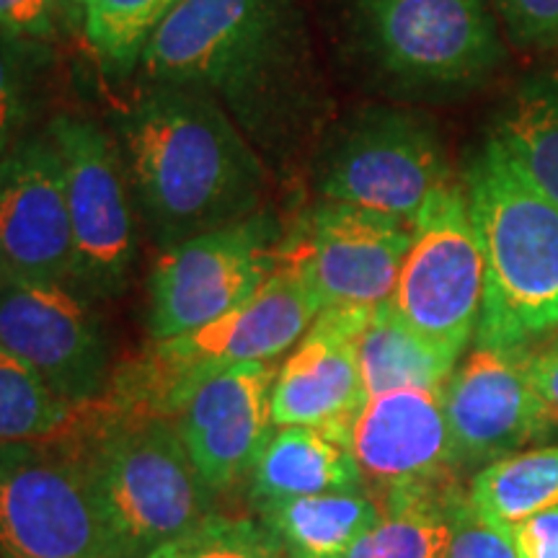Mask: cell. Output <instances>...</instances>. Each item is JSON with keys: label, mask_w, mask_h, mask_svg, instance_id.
<instances>
[{"label": "cell", "mask_w": 558, "mask_h": 558, "mask_svg": "<svg viewBox=\"0 0 558 558\" xmlns=\"http://www.w3.org/2000/svg\"><path fill=\"white\" fill-rule=\"evenodd\" d=\"M90 303L73 284L0 277V347L75 409L99 399L114 373L107 331Z\"/></svg>", "instance_id": "cell-12"}, {"label": "cell", "mask_w": 558, "mask_h": 558, "mask_svg": "<svg viewBox=\"0 0 558 558\" xmlns=\"http://www.w3.org/2000/svg\"><path fill=\"white\" fill-rule=\"evenodd\" d=\"M184 0H81L83 39L109 73L128 75Z\"/></svg>", "instance_id": "cell-24"}, {"label": "cell", "mask_w": 558, "mask_h": 558, "mask_svg": "<svg viewBox=\"0 0 558 558\" xmlns=\"http://www.w3.org/2000/svg\"><path fill=\"white\" fill-rule=\"evenodd\" d=\"M458 360V354L411 329L390 300L369 313L357 341L365 399L401 388H445Z\"/></svg>", "instance_id": "cell-19"}, {"label": "cell", "mask_w": 558, "mask_h": 558, "mask_svg": "<svg viewBox=\"0 0 558 558\" xmlns=\"http://www.w3.org/2000/svg\"><path fill=\"white\" fill-rule=\"evenodd\" d=\"M65 171L73 228V288L90 300L120 298L137 259V207L109 128L73 111L47 122Z\"/></svg>", "instance_id": "cell-9"}, {"label": "cell", "mask_w": 558, "mask_h": 558, "mask_svg": "<svg viewBox=\"0 0 558 558\" xmlns=\"http://www.w3.org/2000/svg\"><path fill=\"white\" fill-rule=\"evenodd\" d=\"M484 300V256L463 181L450 179L424 202L390 305L411 329L463 354Z\"/></svg>", "instance_id": "cell-10"}, {"label": "cell", "mask_w": 558, "mask_h": 558, "mask_svg": "<svg viewBox=\"0 0 558 558\" xmlns=\"http://www.w3.org/2000/svg\"><path fill=\"white\" fill-rule=\"evenodd\" d=\"M60 0H0V34L50 41L58 32Z\"/></svg>", "instance_id": "cell-30"}, {"label": "cell", "mask_w": 558, "mask_h": 558, "mask_svg": "<svg viewBox=\"0 0 558 558\" xmlns=\"http://www.w3.org/2000/svg\"><path fill=\"white\" fill-rule=\"evenodd\" d=\"M509 37L530 50L558 47V0H494Z\"/></svg>", "instance_id": "cell-29"}, {"label": "cell", "mask_w": 558, "mask_h": 558, "mask_svg": "<svg viewBox=\"0 0 558 558\" xmlns=\"http://www.w3.org/2000/svg\"><path fill=\"white\" fill-rule=\"evenodd\" d=\"M375 311V308H373ZM367 308H324L277 369L269 396L275 427H313L349 445L354 416L365 407L357 341Z\"/></svg>", "instance_id": "cell-16"}, {"label": "cell", "mask_w": 558, "mask_h": 558, "mask_svg": "<svg viewBox=\"0 0 558 558\" xmlns=\"http://www.w3.org/2000/svg\"><path fill=\"white\" fill-rule=\"evenodd\" d=\"M320 199L414 222L452 179L435 117L414 107H367L331 132L316 156Z\"/></svg>", "instance_id": "cell-6"}, {"label": "cell", "mask_w": 558, "mask_h": 558, "mask_svg": "<svg viewBox=\"0 0 558 558\" xmlns=\"http://www.w3.org/2000/svg\"><path fill=\"white\" fill-rule=\"evenodd\" d=\"M469 497L481 514L505 525L558 507V445L488 463L473 476Z\"/></svg>", "instance_id": "cell-23"}, {"label": "cell", "mask_w": 558, "mask_h": 558, "mask_svg": "<svg viewBox=\"0 0 558 558\" xmlns=\"http://www.w3.org/2000/svg\"><path fill=\"white\" fill-rule=\"evenodd\" d=\"M143 558H290L262 520L213 512Z\"/></svg>", "instance_id": "cell-27"}, {"label": "cell", "mask_w": 558, "mask_h": 558, "mask_svg": "<svg viewBox=\"0 0 558 558\" xmlns=\"http://www.w3.org/2000/svg\"><path fill=\"white\" fill-rule=\"evenodd\" d=\"M0 558H120L81 458L60 435L0 445Z\"/></svg>", "instance_id": "cell-8"}, {"label": "cell", "mask_w": 558, "mask_h": 558, "mask_svg": "<svg viewBox=\"0 0 558 558\" xmlns=\"http://www.w3.org/2000/svg\"><path fill=\"white\" fill-rule=\"evenodd\" d=\"M460 181L484 256L473 344L535 352L558 337V205L494 132L465 160Z\"/></svg>", "instance_id": "cell-3"}, {"label": "cell", "mask_w": 558, "mask_h": 558, "mask_svg": "<svg viewBox=\"0 0 558 558\" xmlns=\"http://www.w3.org/2000/svg\"><path fill=\"white\" fill-rule=\"evenodd\" d=\"M320 311L324 303L308 279L279 262L275 275L239 308L186 337L153 341L150 352L171 369L275 362L305 337Z\"/></svg>", "instance_id": "cell-17"}, {"label": "cell", "mask_w": 558, "mask_h": 558, "mask_svg": "<svg viewBox=\"0 0 558 558\" xmlns=\"http://www.w3.org/2000/svg\"><path fill=\"white\" fill-rule=\"evenodd\" d=\"M132 199L160 251L264 209L271 169L209 96L143 81L111 114Z\"/></svg>", "instance_id": "cell-2"}, {"label": "cell", "mask_w": 558, "mask_h": 558, "mask_svg": "<svg viewBox=\"0 0 558 558\" xmlns=\"http://www.w3.org/2000/svg\"><path fill=\"white\" fill-rule=\"evenodd\" d=\"M246 481L254 509L318 494L362 492L352 448L313 427L271 429Z\"/></svg>", "instance_id": "cell-18"}, {"label": "cell", "mask_w": 558, "mask_h": 558, "mask_svg": "<svg viewBox=\"0 0 558 558\" xmlns=\"http://www.w3.org/2000/svg\"><path fill=\"white\" fill-rule=\"evenodd\" d=\"M137 70L209 96L277 173L316 132L318 81L298 0H184Z\"/></svg>", "instance_id": "cell-1"}, {"label": "cell", "mask_w": 558, "mask_h": 558, "mask_svg": "<svg viewBox=\"0 0 558 558\" xmlns=\"http://www.w3.org/2000/svg\"><path fill=\"white\" fill-rule=\"evenodd\" d=\"M463 488L407 494L380 505V520L347 550L344 558H448L452 518Z\"/></svg>", "instance_id": "cell-21"}, {"label": "cell", "mask_w": 558, "mask_h": 558, "mask_svg": "<svg viewBox=\"0 0 558 558\" xmlns=\"http://www.w3.org/2000/svg\"><path fill=\"white\" fill-rule=\"evenodd\" d=\"M448 558H520L514 548L512 525L486 518L465 497L452 518Z\"/></svg>", "instance_id": "cell-28"}, {"label": "cell", "mask_w": 558, "mask_h": 558, "mask_svg": "<svg viewBox=\"0 0 558 558\" xmlns=\"http://www.w3.org/2000/svg\"><path fill=\"white\" fill-rule=\"evenodd\" d=\"M288 226L259 209L160 251L148 277V333L169 341L202 329L254 295L275 275Z\"/></svg>", "instance_id": "cell-7"}, {"label": "cell", "mask_w": 558, "mask_h": 558, "mask_svg": "<svg viewBox=\"0 0 558 558\" xmlns=\"http://www.w3.org/2000/svg\"><path fill=\"white\" fill-rule=\"evenodd\" d=\"M520 558H558V507L512 525Z\"/></svg>", "instance_id": "cell-31"}, {"label": "cell", "mask_w": 558, "mask_h": 558, "mask_svg": "<svg viewBox=\"0 0 558 558\" xmlns=\"http://www.w3.org/2000/svg\"><path fill=\"white\" fill-rule=\"evenodd\" d=\"M347 29L369 75L401 99H458L505 62L488 0H349Z\"/></svg>", "instance_id": "cell-5"}, {"label": "cell", "mask_w": 558, "mask_h": 558, "mask_svg": "<svg viewBox=\"0 0 558 558\" xmlns=\"http://www.w3.org/2000/svg\"><path fill=\"white\" fill-rule=\"evenodd\" d=\"M94 492L120 558H143L215 512V497L166 416L94 399L60 432Z\"/></svg>", "instance_id": "cell-4"}, {"label": "cell", "mask_w": 558, "mask_h": 558, "mask_svg": "<svg viewBox=\"0 0 558 558\" xmlns=\"http://www.w3.org/2000/svg\"><path fill=\"white\" fill-rule=\"evenodd\" d=\"M530 369H533L535 386H538L541 396L558 414V341L556 339H550L541 352H533V357H530Z\"/></svg>", "instance_id": "cell-32"}, {"label": "cell", "mask_w": 558, "mask_h": 558, "mask_svg": "<svg viewBox=\"0 0 558 558\" xmlns=\"http://www.w3.org/2000/svg\"><path fill=\"white\" fill-rule=\"evenodd\" d=\"M414 222L318 199L288 226L279 262L311 282L324 308H378L393 298Z\"/></svg>", "instance_id": "cell-11"}, {"label": "cell", "mask_w": 558, "mask_h": 558, "mask_svg": "<svg viewBox=\"0 0 558 558\" xmlns=\"http://www.w3.org/2000/svg\"><path fill=\"white\" fill-rule=\"evenodd\" d=\"M349 448L362 488L378 507L460 486L442 388H401L367 399L352 422Z\"/></svg>", "instance_id": "cell-14"}, {"label": "cell", "mask_w": 558, "mask_h": 558, "mask_svg": "<svg viewBox=\"0 0 558 558\" xmlns=\"http://www.w3.org/2000/svg\"><path fill=\"white\" fill-rule=\"evenodd\" d=\"M73 411L75 407L62 401L37 369L0 347V445L60 435Z\"/></svg>", "instance_id": "cell-25"}, {"label": "cell", "mask_w": 558, "mask_h": 558, "mask_svg": "<svg viewBox=\"0 0 558 558\" xmlns=\"http://www.w3.org/2000/svg\"><path fill=\"white\" fill-rule=\"evenodd\" d=\"M0 277L73 284L65 171L47 128L0 160Z\"/></svg>", "instance_id": "cell-15"}, {"label": "cell", "mask_w": 558, "mask_h": 558, "mask_svg": "<svg viewBox=\"0 0 558 558\" xmlns=\"http://www.w3.org/2000/svg\"><path fill=\"white\" fill-rule=\"evenodd\" d=\"M62 3V9H65V13L70 19L73 16H78V9H81V0H60Z\"/></svg>", "instance_id": "cell-33"}, {"label": "cell", "mask_w": 558, "mask_h": 558, "mask_svg": "<svg viewBox=\"0 0 558 558\" xmlns=\"http://www.w3.org/2000/svg\"><path fill=\"white\" fill-rule=\"evenodd\" d=\"M52 65L47 41L0 34V160L32 132Z\"/></svg>", "instance_id": "cell-26"}, {"label": "cell", "mask_w": 558, "mask_h": 558, "mask_svg": "<svg viewBox=\"0 0 558 558\" xmlns=\"http://www.w3.org/2000/svg\"><path fill=\"white\" fill-rule=\"evenodd\" d=\"M492 132L558 205V75H535L520 83Z\"/></svg>", "instance_id": "cell-22"}, {"label": "cell", "mask_w": 558, "mask_h": 558, "mask_svg": "<svg viewBox=\"0 0 558 558\" xmlns=\"http://www.w3.org/2000/svg\"><path fill=\"white\" fill-rule=\"evenodd\" d=\"M256 518L275 533L290 558H344L380 520V507L362 488L277 501L256 509Z\"/></svg>", "instance_id": "cell-20"}, {"label": "cell", "mask_w": 558, "mask_h": 558, "mask_svg": "<svg viewBox=\"0 0 558 558\" xmlns=\"http://www.w3.org/2000/svg\"><path fill=\"white\" fill-rule=\"evenodd\" d=\"M530 357L533 352L522 349L473 344L452 369L442 403L460 473L514 456L558 424L535 386Z\"/></svg>", "instance_id": "cell-13"}]
</instances>
